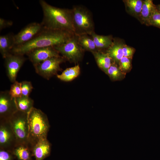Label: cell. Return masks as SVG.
<instances>
[{
	"label": "cell",
	"mask_w": 160,
	"mask_h": 160,
	"mask_svg": "<svg viewBox=\"0 0 160 160\" xmlns=\"http://www.w3.org/2000/svg\"><path fill=\"white\" fill-rule=\"evenodd\" d=\"M123 51L124 57L131 59L135 52V49L132 47L124 44L123 47Z\"/></svg>",
	"instance_id": "cell-30"
},
{
	"label": "cell",
	"mask_w": 160,
	"mask_h": 160,
	"mask_svg": "<svg viewBox=\"0 0 160 160\" xmlns=\"http://www.w3.org/2000/svg\"><path fill=\"white\" fill-rule=\"evenodd\" d=\"M26 55L34 66L50 58L60 56L58 52L52 47L35 49Z\"/></svg>",
	"instance_id": "cell-12"
},
{
	"label": "cell",
	"mask_w": 160,
	"mask_h": 160,
	"mask_svg": "<svg viewBox=\"0 0 160 160\" xmlns=\"http://www.w3.org/2000/svg\"><path fill=\"white\" fill-rule=\"evenodd\" d=\"M44 29L41 23L34 22L28 24L17 34L14 35L15 47L30 41Z\"/></svg>",
	"instance_id": "cell-10"
},
{
	"label": "cell",
	"mask_w": 160,
	"mask_h": 160,
	"mask_svg": "<svg viewBox=\"0 0 160 160\" xmlns=\"http://www.w3.org/2000/svg\"><path fill=\"white\" fill-rule=\"evenodd\" d=\"M148 25H153L160 28V12L157 9L156 5Z\"/></svg>",
	"instance_id": "cell-25"
},
{
	"label": "cell",
	"mask_w": 160,
	"mask_h": 160,
	"mask_svg": "<svg viewBox=\"0 0 160 160\" xmlns=\"http://www.w3.org/2000/svg\"><path fill=\"white\" fill-rule=\"evenodd\" d=\"M21 83L22 96L29 97L33 88L31 82L28 81H23Z\"/></svg>",
	"instance_id": "cell-27"
},
{
	"label": "cell",
	"mask_w": 160,
	"mask_h": 160,
	"mask_svg": "<svg viewBox=\"0 0 160 160\" xmlns=\"http://www.w3.org/2000/svg\"><path fill=\"white\" fill-rule=\"evenodd\" d=\"M92 37L96 46L99 50L108 49L113 44V41L111 36L99 35L93 32L90 35Z\"/></svg>",
	"instance_id": "cell-18"
},
{
	"label": "cell",
	"mask_w": 160,
	"mask_h": 160,
	"mask_svg": "<svg viewBox=\"0 0 160 160\" xmlns=\"http://www.w3.org/2000/svg\"><path fill=\"white\" fill-rule=\"evenodd\" d=\"M123 1L129 12L138 17L141 12L143 1L125 0Z\"/></svg>",
	"instance_id": "cell-23"
},
{
	"label": "cell",
	"mask_w": 160,
	"mask_h": 160,
	"mask_svg": "<svg viewBox=\"0 0 160 160\" xmlns=\"http://www.w3.org/2000/svg\"><path fill=\"white\" fill-rule=\"evenodd\" d=\"M18 110L15 98L12 97L9 91L0 93V121L9 120Z\"/></svg>",
	"instance_id": "cell-9"
},
{
	"label": "cell",
	"mask_w": 160,
	"mask_h": 160,
	"mask_svg": "<svg viewBox=\"0 0 160 160\" xmlns=\"http://www.w3.org/2000/svg\"><path fill=\"white\" fill-rule=\"evenodd\" d=\"M71 10L74 34L77 36L91 35L95 31V25L90 11L81 5L74 6Z\"/></svg>",
	"instance_id": "cell-4"
},
{
	"label": "cell",
	"mask_w": 160,
	"mask_h": 160,
	"mask_svg": "<svg viewBox=\"0 0 160 160\" xmlns=\"http://www.w3.org/2000/svg\"><path fill=\"white\" fill-rule=\"evenodd\" d=\"M80 68L77 65L74 67L69 68L64 70L60 75H57V77L60 80L65 81H71L79 75Z\"/></svg>",
	"instance_id": "cell-21"
},
{
	"label": "cell",
	"mask_w": 160,
	"mask_h": 160,
	"mask_svg": "<svg viewBox=\"0 0 160 160\" xmlns=\"http://www.w3.org/2000/svg\"><path fill=\"white\" fill-rule=\"evenodd\" d=\"M74 34L65 31L44 28L42 31L30 41L14 47L11 50V53L24 55L35 49L55 47L65 43Z\"/></svg>",
	"instance_id": "cell-1"
},
{
	"label": "cell",
	"mask_w": 160,
	"mask_h": 160,
	"mask_svg": "<svg viewBox=\"0 0 160 160\" xmlns=\"http://www.w3.org/2000/svg\"><path fill=\"white\" fill-rule=\"evenodd\" d=\"M13 24L12 22L10 20H6L2 18H0V30L10 26Z\"/></svg>",
	"instance_id": "cell-31"
},
{
	"label": "cell",
	"mask_w": 160,
	"mask_h": 160,
	"mask_svg": "<svg viewBox=\"0 0 160 160\" xmlns=\"http://www.w3.org/2000/svg\"><path fill=\"white\" fill-rule=\"evenodd\" d=\"M107 73L113 80L118 79L121 75L119 69L114 63H112L107 71Z\"/></svg>",
	"instance_id": "cell-26"
},
{
	"label": "cell",
	"mask_w": 160,
	"mask_h": 160,
	"mask_svg": "<svg viewBox=\"0 0 160 160\" xmlns=\"http://www.w3.org/2000/svg\"><path fill=\"white\" fill-rule=\"evenodd\" d=\"M39 2L43 14L41 23L44 28L74 34L71 9L56 7L43 0Z\"/></svg>",
	"instance_id": "cell-2"
},
{
	"label": "cell",
	"mask_w": 160,
	"mask_h": 160,
	"mask_svg": "<svg viewBox=\"0 0 160 160\" xmlns=\"http://www.w3.org/2000/svg\"><path fill=\"white\" fill-rule=\"evenodd\" d=\"M54 48L66 60L75 63L81 60L85 51L79 44L78 36L75 34L65 43Z\"/></svg>",
	"instance_id": "cell-6"
},
{
	"label": "cell",
	"mask_w": 160,
	"mask_h": 160,
	"mask_svg": "<svg viewBox=\"0 0 160 160\" xmlns=\"http://www.w3.org/2000/svg\"><path fill=\"white\" fill-rule=\"evenodd\" d=\"M119 64L120 68L124 71L128 70L131 66L130 59L123 57L119 61Z\"/></svg>",
	"instance_id": "cell-28"
},
{
	"label": "cell",
	"mask_w": 160,
	"mask_h": 160,
	"mask_svg": "<svg viewBox=\"0 0 160 160\" xmlns=\"http://www.w3.org/2000/svg\"><path fill=\"white\" fill-rule=\"evenodd\" d=\"M15 157L11 152L0 149V160H14Z\"/></svg>",
	"instance_id": "cell-29"
},
{
	"label": "cell",
	"mask_w": 160,
	"mask_h": 160,
	"mask_svg": "<svg viewBox=\"0 0 160 160\" xmlns=\"http://www.w3.org/2000/svg\"><path fill=\"white\" fill-rule=\"evenodd\" d=\"M7 75L10 81H15L17 73L26 60L24 55L10 53L5 58Z\"/></svg>",
	"instance_id": "cell-11"
},
{
	"label": "cell",
	"mask_w": 160,
	"mask_h": 160,
	"mask_svg": "<svg viewBox=\"0 0 160 160\" xmlns=\"http://www.w3.org/2000/svg\"><path fill=\"white\" fill-rule=\"evenodd\" d=\"M11 85L9 93L11 96L14 98L22 96L21 83L16 81Z\"/></svg>",
	"instance_id": "cell-24"
},
{
	"label": "cell",
	"mask_w": 160,
	"mask_h": 160,
	"mask_svg": "<svg viewBox=\"0 0 160 160\" xmlns=\"http://www.w3.org/2000/svg\"><path fill=\"white\" fill-rule=\"evenodd\" d=\"M12 153L18 160H33L31 150L27 145H17Z\"/></svg>",
	"instance_id": "cell-19"
},
{
	"label": "cell",
	"mask_w": 160,
	"mask_h": 160,
	"mask_svg": "<svg viewBox=\"0 0 160 160\" xmlns=\"http://www.w3.org/2000/svg\"><path fill=\"white\" fill-rule=\"evenodd\" d=\"M155 6L151 0L143 1L141 12L138 17L142 23L148 25Z\"/></svg>",
	"instance_id": "cell-17"
},
{
	"label": "cell",
	"mask_w": 160,
	"mask_h": 160,
	"mask_svg": "<svg viewBox=\"0 0 160 160\" xmlns=\"http://www.w3.org/2000/svg\"><path fill=\"white\" fill-rule=\"evenodd\" d=\"M65 60L62 56L52 57L34 66V67L37 74L48 80L61 70L60 65Z\"/></svg>",
	"instance_id": "cell-7"
},
{
	"label": "cell",
	"mask_w": 160,
	"mask_h": 160,
	"mask_svg": "<svg viewBox=\"0 0 160 160\" xmlns=\"http://www.w3.org/2000/svg\"><path fill=\"white\" fill-rule=\"evenodd\" d=\"M156 8L160 12V4H159L157 6H156Z\"/></svg>",
	"instance_id": "cell-32"
},
{
	"label": "cell",
	"mask_w": 160,
	"mask_h": 160,
	"mask_svg": "<svg viewBox=\"0 0 160 160\" xmlns=\"http://www.w3.org/2000/svg\"><path fill=\"white\" fill-rule=\"evenodd\" d=\"M14 35L9 33L0 36V52L4 58L11 53L15 47Z\"/></svg>",
	"instance_id": "cell-14"
},
{
	"label": "cell",
	"mask_w": 160,
	"mask_h": 160,
	"mask_svg": "<svg viewBox=\"0 0 160 160\" xmlns=\"http://www.w3.org/2000/svg\"><path fill=\"white\" fill-rule=\"evenodd\" d=\"M9 121L16 137L18 145L28 146V113L18 110Z\"/></svg>",
	"instance_id": "cell-5"
},
{
	"label": "cell",
	"mask_w": 160,
	"mask_h": 160,
	"mask_svg": "<svg viewBox=\"0 0 160 160\" xmlns=\"http://www.w3.org/2000/svg\"><path fill=\"white\" fill-rule=\"evenodd\" d=\"M124 45L121 42L114 40L112 44L107 49L106 53L113 60L119 63L124 57L123 51Z\"/></svg>",
	"instance_id": "cell-16"
},
{
	"label": "cell",
	"mask_w": 160,
	"mask_h": 160,
	"mask_svg": "<svg viewBox=\"0 0 160 160\" xmlns=\"http://www.w3.org/2000/svg\"><path fill=\"white\" fill-rule=\"evenodd\" d=\"M18 110L28 113L33 107V100L29 97L22 96L15 98Z\"/></svg>",
	"instance_id": "cell-22"
},
{
	"label": "cell",
	"mask_w": 160,
	"mask_h": 160,
	"mask_svg": "<svg viewBox=\"0 0 160 160\" xmlns=\"http://www.w3.org/2000/svg\"><path fill=\"white\" fill-rule=\"evenodd\" d=\"M78 36L79 44L84 51H89L92 53L98 50L90 35L83 34Z\"/></svg>",
	"instance_id": "cell-20"
},
{
	"label": "cell",
	"mask_w": 160,
	"mask_h": 160,
	"mask_svg": "<svg viewBox=\"0 0 160 160\" xmlns=\"http://www.w3.org/2000/svg\"><path fill=\"white\" fill-rule=\"evenodd\" d=\"M51 147V144L47 138L40 140L31 149L33 157L35 160H44L50 155Z\"/></svg>",
	"instance_id": "cell-13"
},
{
	"label": "cell",
	"mask_w": 160,
	"mask_h": 160,
	"mask_svg": "<svg viewBox=\"0 0 160 160\" xmlns=\"http://www.w3.org/2000/svg\"><path fill=\"white\" fill-rule=\"evenodd\" d=\"M28 114V146L31 150L39 140L47 138L50 125L47 116L39 109L33 107Z\"/></svg>",
	"instance_id": "cell-3"
},
{
	"label": "cell",
	"mask_w": 160,
	"mask_h": 160,
	"mask_svg": "<svg viewBox=\"0 0 160 160\" xmlns=\"http://www.w3.org/2000/svg\"><path fill=\"white\" fill-rule=\"evenodd\" d=\"M17 145L9 121H0V149L12 153Z\"/></svg>",
	"instance_id": "cell-8"
},
{
	"label": "cell",
	"mask_w": 160,
	"mask_h": 160,
	"mask_svg": "<svg viewBox=\"0 0 160 160\" xmlns=\"http://www.w3.org/2000/svg\"><path fill=\"white\" fill-rule=\"evenodd\" d=\"M92 53L98 67L107 73L112 63V59L107 53H104L100 50H98Z\"/></svg>",
	"instance_id": "cell-15"
}]
</instances>
